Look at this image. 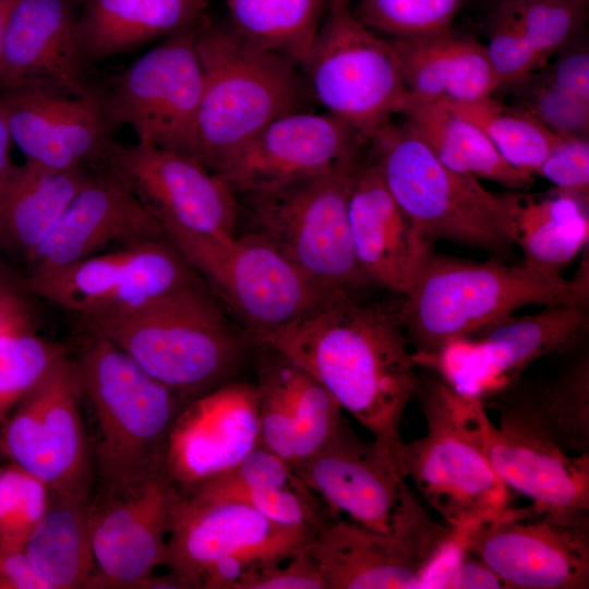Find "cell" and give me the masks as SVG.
Listing matches in <instances>:
<instances>
[{"mask_svg": "<svg viewBox=\"0 0 589 589\" xmlns=\"http://www.w3.org/2000/svg\"><path fill=\"white\" fill-rule=\"evenodd\" d=\"M259 347L323 385L397 464L404 413L420 386L398 310L365 305L337 290Z\"/></svg>", "mask_w": 589, "mask_h": 589, "instance_id": "1", "label": "cell"}, {"mask_svg": "<svg viewBox=\"0 0 589 589\" xmlns=\"http://www.w3.org/2000/svg\"><path fill=\"white\" fill-rule=\"evenodd\" d=\"M84 327L71 356L100 491L132 489L164 469L171 426L190 401L144 372L100 333Z\"/></svg>", "mask_w": 589, "mask_h": 589, "instance_id": "2", "label": "cell"}, {"mask_svg": "<svg viewBox=\"0 0 589 589\" xmlns=\"http://www.w3.org/2000/svg\"><path fill=\"white\" fill-rule=\"evenodd\" d=\"M589 263L565 278L522 262L428 256L398 309L413 360L527 305L588 308Z\"/></svg>", "mask_w": 589, "mask_h": 589, "instance_id": "3", "label": "cell"}, {"mask_svg": "<svg viewBox=\"0 0 589 589\" xmlns=\"http://www.w3.org/2000/svg\"><path fill=\"white\" fill-rule=\"evenodd\" d=\"M82 323L189 400L231 381L253 346L205 281L130 312Z\"/></svg>", "mask_w": 589, "mask_h": 589, "instance_id": "4", "label": "cell"}, {"mask_svg": "<svg viewBox=\"0 0 589 589\" xmlns=\"http://www.w3.org/2000/svg\"><path fill=\"white\" fill-rule=\"evenodd\" d=\"M204 85L196 160L219 173L232 156L275 119L309 110L312 96L300 67L205 17L196 32Z\"/></svg>", "mask_w": 589, "mask_h": 589, "instance_id": "5", "label": "cell"}, {"mask_svg": "<svg viewBox=\"0 0 589 589\" xmlns=\"http://www.w3.org/2000/svg\"><path fill=\"white\" fill-rule=\"evenodd\" d=\"M417 396L425 433L402 442L400 472L444 519L461 531L509 507V490L492 469L482 445V400L459 394L437 375L420 376Z\"/></svg>", "mask_w": 589, "mask_h": 589, "instance_id": "6", "label": "cell"}, {"mask_svg": "<svg viewBox=\"0 0 589 589\" xmlns=\"http://www.w3.org/2000/svg\"><path fill=\"white\" fill-rule=\"evenodd\" d=\"M370 143L371 161L424 239L509 252L513 193L490 192L478 178L448 168L405 121H389Z\"/></svg>", "mask_w": 589, "mask_h": 589, "instance_id": "7", "label": "cell"}, {"mask_svg": "<svg viewBox=\"0 0 589 589\" xmlns=\"http://www.w3.org/2000/svg\"><path fill=\"white\" fill-rule=\"evenodd\" d=\"M360 158L328 172L243 193L251 231L314 281L332 290L369 286L354 251L348 196Z\"/></svg>", "mask_w": 589, "mask_h": 589, "instance_id": "8", "label": "cell"}, {"mask_svg": "<svg viewBox=\"0 0 589 589\" xmlns=\"http://www.w3.org/2000/svg\"><path fill=\"white\" fill-rule=\"evenodd\" d=\"M316 530L274 522L242 502L177 489L163 565L189 589H231L248 568L304 549Z\"/></svg>", "mask_w": 589, "mask_h": 589, "instance_id": "9", "label": "cell"}, {"mask_svg": "<svg viewBox=\"0 0 589 589\" xmlns=\"http://www.w3.org/2000/svg\"><path fill=\"white\" fill-rule=\"evenodd\" d=\"M300 69L311 96L368 144L408 95L390 41L349 8L329 9Z\"/></svg>", "mask_w": 589, "mask_h": 589, "instance_id": "10", "label": "cell"}, {"mask_svg": "<svg viewBox=\"0 0 589 589\" xmlns=\"http://www.w3.org/2000/svg\"><path fill=\"white\" fill-rule=\"evenodd\" d=\"M253 346L337 290L314 281L255 232L176 248Z\"/></svg>", "mask_w": 589, "mask_h": 589, "instance_id": "11", "label": "cell"}, {"mask_svg": "<svg viewBox=\"0 0 589 589\" xmlns=\"http://www.w3.org/2000/svg\"><path fill=\"white\" fill-rule=\"evenodd\" d=\"M197 27L166 37L128 69L96 85L112 130L127 124L137 143L196 159L204 85Z\"/></svg>", "mask_w": 589, "mask_h": 589, "instance_id": "12", "label": "cell"}, {"mask_svg": "<svg viewBox=\"0 0 589 589\" xmlns=\"http://www.w3.org/2000/svg\"><path fill=\"white\" fill-rule=\"evenodd\" d=\"M201 281L164 238L32 272L21 283L26 292L88 322L130 312Z\"/></svg>", "mask_w": 589, "mask_h": 589, "instance_id": "13", "label": "cell"}, {"mask_svg": "<svg viewBox=\"0 0 589 589\" xmlns=\"http://www.w3.org/2000/svg\"><path fill=\"white\" fill-rule=\"evenodd\" d=\"M588 323V308L546 305L452 339L414 362L459 394L484 402L516 384L537 360L575 346Z\"/></svg>", "mask_w": 589, "mask_h": 589, "instance_id": "14", "label": "cell"}, {"mask_svg": "<svg viewBox=\"0 0 589 589\" xmlns=\"http://www.w3.org/2000/svg\"><path fill=\"white\" fill-rule=\"evenodd\" d=\"M457 542L508 589L589 588V513L509 506L458 531Z\"/></svg>", "mask_w": 589, "mask_h": 589, "instance_id": "15", "label": "cell"}, {"mask_svg": "<svg viewBox=\"0 0 589 589\" xmlns=\"http://www.w3.org/2000/svg\"><path fill=\"white\" fill-rule=\"evenodd\" d=\"M292 470L322 497L327 518L345 513L352 521L388 536L423 534L444 525L414 496L393 457L349 428Z\"/></svg>", "mask_w": 589, "mask_h": 589, "instance_id": "16", "label": "cell"}, {"mask_svg": "<svg viewBox=\"0 0 589 589\" xmlns=\"http://www.w3.org/2000/svg\"><path fill=\"white\" fill-rule=\"evenodd\" d=\"M13 409L0 433V452L50 490L91 500L92 447L69 351Z\"/></svg>", "mask_w": 589, "mask_h": 589, "instance_id": "17", "label": "cell"}, {"mask_svg": "<svg viewBox=\"0 0 589 589\" xmlns=\"http://www.w3.org/2000/svg\"><path fill=\"white\" fill-rule=\"evenodd\" d=\"M107 167L130 185L175 247L236 236L240 209L237 194L196 159L112 140Z\"/></svg>", "mask_w": 589, "mask_h": 589, "instance_id": "18", "label": "cell"}, {"mask_svg": "<svg viewBox=\"0 0 589 589\" xmlns=\"http://www.w3.org/2000/svg\"><path fill=\"white\" fill-rule=\"evenodd\" d=\"M448 525L414 536H388L352 520L326 518L306 550L325 589L428 588L457 543Z\"/></svg>", "mask_w": 589, "mask_h": 589, "instance_id": "19", "label": "cell"}, {"mask_svg": "<svg viewBox=\"0 0 589 589\" xmlns=\"http://www.w3.org/2000/svg\"><path fill=\"white\" fill-rule=\"evenodd\" d=\"M176 497L164 469L132 489L98 490L91 497L87 527L98 570L93 589H134L163 565Z\"/></svg>", "mask_w": 589, "mask_h": 589, "instance_id": "20", "label": "cell"}, {"mask_svg": "<svg viewBox=\"0 0 589 589\" xmlns=\"http://www.w3.org/2000/svg\"><path fill=\"white\" fill-rule=\"evenodd\" d=\"M0 105L25 163L47 170L106 168L112 129L95 84L80 95L38 86L3 88Z\"/></svg>", "mask_w": 589, "mask_h": 589, "instance_id": "21", "label": "cell"}, {"mask_svg": "<svg viewBox=\"0 0 589 589\" xmlns=\"http://www.w3.org/2000/svg\"><path fill=\"white\" fill-rule=\"evenodd\" d=\"M364 143L329 113L294 111L269 122L217 173L237 194L318 176L359 158Z\"/></svg>", "mask_w": 589, "mask_h": 589, "instance_id": "22", "label": "cell"}, {"mask_svg": "<svg viewBox=\"0 0 589 589\" xmlns=\"http://www.w3.org/2000/svg\"><path fill=\"white\" fill-rule=\"evenodd\" d=\"M257 385L229 381L190 400L168 435L164 471L185 488L228 471L259 445Z\"/></svg>", "mask_w": 589, "mask_h": 589, "instance_id": "23", "label": "cell"}, {"mask_svg": "<svg viewBox=\"0 0 589 589\" xmlns=\"http://www.w3.org/2000/svg\"><path fill=\"white\" fill-rule=\"evenodd\" d=\"M164 238L161 226L130 185L106 167L94 171L71 202L28 263L29 273Z\"/></svg>", "mask_w": 589, "mask_h": 589, "instance_id": "24", "label": "cell"}, {"mask_svg": "<svg viewBox=\"0 0 589 589\" xmlns=\"http://www.w3.org/2000/svg\"><path fill=\"white\" fill-rule=\"evenodd\" d=\"M70 0H15L7 21L0 89L38 86L67 94L89 92Z\"/></svg>", "mask_w": 589, "mask_h": 589, "instance_id": "25", "label": "cell"}, {"mask_svg": "<svg viewBox=\"0 0 589 589\" xmlns=\"http://www.w3.org/2000/svg\"><path fill=\"white\" fill-rule=\"evenodd\" d=\"M348 221L358 264L370 283L402 297L431 254V242L385 185L370 160L360 163L348 196Z\"/></svg>", "mask_w": 589, "mask_h": 589, "instance_id": "26", "label": "cell"}, {"mask_svg": "<svg viewBox=\"0 0 589 589\" xmlns=\"http://www.w3.org/2000/svg\"><path fill=\"white\" fill-rule=\"evenodd\" d=\"M480 432L485 456L508 490L548 512L589 513V452L569 455L526 432L495 425L485 410Z\"/></svg>", "mask_w": 589, "mask_h": 589, "instance_id": "27", "label": "cell"}, {"mask_svg": "<svg viewBox=\"0 0 589 589\" xmlns=\"http://www.w3.org/2000/svg\"><path fill=\"white\" fill-rule=\"evenodd\" d=\"M500 423L554 444L567 453L589 452V357L558 374L525 381L490 399Z\"/></svg>", "mask_w": 589, "mask_h": 589, "instance_id": "28", "label": "cell"}, {"mask_svg": "<svg viewBox=\"0 0 589 589\" xmlns=\"http://www.w3.org/2000/svg\"><path fill=\"white\" fill-rule=\"evenodd\" d=\"M390 44L412 98L457 105L490 97L500 87L486 46L473 38L449 29Z\"/></svg>", "mask_w": 589, "mask_h": 589, "instance_id": "29", "label": "cell"}, {"mask_svg": "<svg viewBox=\"0 0 589 589\" xmlns=\"http://www.w3.org/2000/svg\"><path fill=\"white\" fill-rule=\"evenodd\" d=\"M207 0H85L76 34L88 67L153 39L197 27Z\"/></svg>", "mask_w": 589, "mask_h": 589, "instance_id": "30", "label": "cell"}, {"mask_svg": "<svg viewBox=\"0 0 589 589\" xmlns=\"http://www.w3.org/2000/svg\"><path fill=\"white\" fill-rule=\"evenodd\" d=\"M94 171L88 167L47 170L28 163L16 166L1 190L0 242L29 263Z\"/></svg>", "mask_w": 589, "mask_h": 589, "instance_id": "31", "label": "cell"}, {"mask_svg": "<svg viewBox=\"0 0 589 589\" xmlns=\"http://www.w3.org/2000/svg\"><path fill=\"white\" fill-rule=\"evenodd\" d=\"M588 201L556 191L536 197L513 192L507 236L534 267L560 272L587 245Z\"/></svg>", "mask_w": 589, "mask_h": 589, "instance_id": "32", "label": "cell"}, {"mask_svg": "<svg viewBox=\"0 0 589 589\" xmlns=\"http://www.w3.org/2000/svg\"><path fill=\"white\" fill-rule=\"evenodd\" d=\"M86 500L49 489L48 507L24 551L50 589H93L98 570L87 527Z\"/></svg>", "mask_w": 589, "mask_h": 589, "instance_id": "33", "label": "cell"}, {"mask_svg": "<svg viewBox=\"0 0 589 589\" xmlns=\"http://www.w3.org/2000/svg\"><path fill=\"white\" fill-rule=\"evenodd\" d=\"M400 113L448 168L514 190L527 189L533 182L532 176L512 167L478 127L447 107L408 94Z\"/></svg>", "mask_w": 589, "mask_h": 589, "instance_id": "34", "label": "cell"}, {"mask_svg": "<svg viewBox=\"0 0 589 589\" xmlns=\"http://www.w3.org/2000/svg\"><path fill=\"white\" fill-rule=\"evenodd\" d=\"M245 40L301 65L327 13L326 0H225Z\"/></svg>", "mask_w": 589, "mask_h": 589, "instance_id": "35", "label": "cell"}, {"mask_svg": "<svg viewBox=\"0 0 589 589\" xmlns=\"http://www.w3.org/2000/svg\"><path fill=\"white\" fill-rule=\"evenodd\" d=\"M445 107L478 127L512 167L532 177L560 139L528 110L492 96Z\"/></svg>", "mask_w": 589, "mask_h": 589, "instance_id": "36", "label": "cell"}, {"mask_svg": "<svg viewBox=\"0 0 589 589\" xmlns=\"http://www.w3.org/2000/svg\"><path fill=\"white\" fill-rule=\"evenodd\" d=\"M587 0H508L493 5L491 24L513 34L546 64L574 37Z\"/></svg>", "mask_w": 589, "mask_h": 589, "instance_id": "37", "label": "cell"}, {"mask_svg": "<svg viewBox=\"0 0 589 589\" xmlns=\"http://www.w3.org/2000/svg\"><path fill=\"white\" fill-rule=\"evenodd\" d=\"M68 349L36 334L25 318L0 330V422Z\"/></svg>", "mask_w": 589, "mask_h": 589, "instance_id": "38", "label": "cell"}, {"mask_svg": "<svg viewBox=\"0 0 589 589\" xmlns=\"http://www.w3.org/2000/svg\"><path fill=\"white\" fill-rule=\"evenodd\" d=\"M287 362L292 405V467L315 455L348 426L334 396L308 373Z\"/></svg>", "mask_w": 589, "mask_h": 589, "instance_id": "39", "label": "cell"}, {"mask_svg": "<svg viewBox=\"0 0 589 589\" xmlns=\"http://www.w3.org/2000/svg\"><path fill=\"white\" fill-rule=\"evenodd\" d=\"M461 0H359L354 16L392 39L452 29Z\"/></svg>", "mask_w": 589, "mask_h": 589, "instance_id": "40", "label": "cell"}, {"mask_svg": "<svg viewBox=\"0 0 589 589\" xmlns=\"http://www.w3.org/2000/svg\"><path fill=\"white\" fill-rule=\"evenodd\" d=\"M49 503V488L11 462L0 469V549L24 550Z\"/></svg>", "mask_w": 589, "mask_h": 589, "instance_id": "41", "label": "cell"}, {"mask_svg": "<svg viewBox=\"0 0 589 589\" xmlns=\"http://www.w3.org/2000/svg\"><path fill=\"white\" fill-rule=\"evenodd\" d=\"M271 351L259 372V445L291 465L292 405L287 360Z\"/></svg>", "mask_w": 589, "mask_h": 589, "instance_id": "42", "label": "cell"}, {"mask_svg": "<svg viewBox=\"0 0 589 589\" xmlns=\"http://www.w3.org/2000/svg\"><path fill=\"white\" fill-rule=\"evenodd\" d=\"M528 110L560 136H587L589 103L578 99L552 84L545 76L529 88Z\"/></svg>", "mask_w": 589, "mask_h": 589, "instance_id": "43", "label": "cell"}, {"mask_svg": "<svg viewBox=\"0 0 589 589\" xmlns=\"http://www.w3.org/2000/svg\"><path fill=\"white\" fill-rule=\"evenodd\" d=\"M306 546L287 560L268 561L248 568L231 589H325Z\"/></svg>", "mask_w": 589, "mask_h": 589, "instance_id": "44", "label": "cell"}, {"mask_svg": "<svg viewBox=\"0 0 589 589\" xmlns=\"http://www.w3.org/2000/svg\"><path fill=\"white\" fill-rule=\"evenodd\" d=\"M558 191L588 201L589 142L587 136H560L537 173Z\"/></svg>", "mask_w": 589, "mask_h": 589, "instance_id": "45", "label": "cell"}, {"mask_svg": "<svg viewBox=\"0 0 589 589\" xmlns=\"http://www.w3.org/2000/svg\"><path fill=\"white\" fill-rule=\"evenodd\" d=\"M428 588L508 589L505 581L483 561L458 542L429 580Z\"/></svg>", "mask_w": 589, "mask_h": 589, "instance_id": "46", "label": "cell"}, {"mask_svg": "<svg viewBox=\"0 0 589 589\" xmlns=\"http://www.w3.org/2000/svg\"><path fill=\"white\" fill-rule=\"evenodd\" d=\"M545 77L558 88L589 103L588 50H573L560 57Z\"/></svg>", "mask_w": 589, "mask_h": 589, "instance_id": "47", "label": "cell"}, {"mask_svg": "<svg viewBox=\"0 0 589 589\" xmlns=\"http://www.w3.org/2000/svg\"><path fill=\"white\" fill-rule=\"evenodd\" d=\"M0 589H50L24 550L0 549Z\"/></svg>", "mask_w": 589, "mask_h": 589, "instance_id": "48", "label": "cell"}, {"mask_svg": "<svg viewBox=\"0 0 589 589\" xmlns=\"http://www.w3.org/2000/svg\"><path fill=\"white\" fill-rule=\"evenodd\" d=\"M12 278L0 267V330L26 317H31L27 303Z\"/></svg>", "mask_w": 589, "mask_h": 589, "instance_id": "49", "label": "cell"}, {"mask_svg": "<svg viewBox=\"0 0 589 589\" xmlns=\"http://www.w3.org/2000/svg\"><path fill=\"white\" fill-rule=\"evenodd\" d=\"M12 136L5 113L0 105V192L15 169L10 158Z\"/></svg>", "mask_w": 589, "mask_h": 589, "instance_id": "50", "label": "cell"}, {"mask_svg": "<svg viewBox=\"0 0 589 589\" xmlns=\"http://www.w3.org/2000/svg\"><path fill=\"white\" fill-rule=\"evenodd\" d=\"M134 589H189V587L177 574L169 570L161 576L149 575L140 580Z\"/></svg>", "mask_w": 589, "mask_h": 589, "instance_id": "51", "label": "cell"}, {"mask_svg": "<svg viewBox=\"0 0 589 589\" xmlns=\"http://www.w3.org/2000/svg\"><path fill=\"white\" fill-rule=\"evenodd\" d=\"M15 0H0V63L3 49V39L5 33V26L10 10Z\"/></svg>", "mask_w": 589, "mask_h": 589, "instance_id": "52", "label": "cell"}, {"mask_svg": "<svg viewBox=\"0 0 589 589\" xmlns=\"http://www.w3.org/2000/svg\"><path fill=\"white\" fill-rule=\"evenodd\" d=\"M327 1V8L329 9H338V8H349V4L352 0H326Z\"/></svg>", "mask_w": 589, "mask_h": 589, "instance_id": "53", "label": "cell"}, {"mask_svg": "<svg viewBox=\"0 0 589 589\" xmlns=\"http://www.w3.org/2000/svg\"><path fill=\"white\" fill-rule=\"evenodd\" d=\"M1 224H2V195L0 192V231H1Z\"/></svg>", "mask_w": 589, "mask_h": 589, "instance_id": "54", "label": "cell"}, {"mask_svg": "<svg viewBox=\"0 0 589 589\" xmlns=\"http://www.w3.org/2000/svg\"><path fill=\"white\" fill-rule=\"evenodd\" d=\"M490 2H492L494 5L497 4V3H501V2H504V1H508V0H489Z\"/></svg>", "mask_w": 589, "mask_h": 589, "instance_id": "55", "label": "cell"}]
</instances>
